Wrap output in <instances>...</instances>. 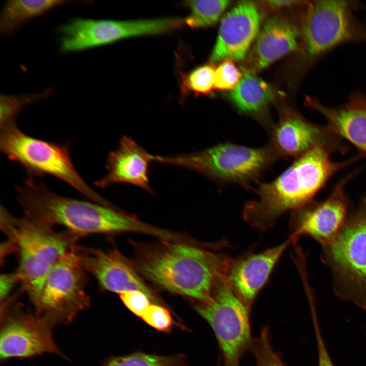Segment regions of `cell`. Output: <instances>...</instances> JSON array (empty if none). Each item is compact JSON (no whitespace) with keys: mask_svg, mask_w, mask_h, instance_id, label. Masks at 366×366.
Here are the masks:
<instances>
[{"mask_svg":"<svg viewBox=\"0 0 366 366\" xmlns=\"http://www.w3.org/2000/svg\"><path fill=\"white\" fill-rule=\"evenodd\" d=\"M268 145L278 157H299L319 144L320 130L293 112L284 113L269 131Z\"/></svg>","mask_w":366,"mask_h":366,"instance_id":"18","label":"cell"},{"mask_svg":"<svg viewBox=\"0 0 366 366\" xmlns=\"http://www.w3.org/2000/svg\"><path fill=\"white\" fill-rule=\"evenodd\" d=\"M278 158L268 145L252 148L227 142L186 154L154 156V162L185 168L219 184L250 187Z\"/></svg>","mask_w":366,"mask_h":366,"instance_id":"5","label":"cell"},{"mask_svg":"<svg viewBox=\"0 0 366 366\" xmlns=\"http://www.w3.org/2000/svg\"><path fill=\"white\" fill-rule=\"evenodd\" d=\"M153 159L154 156L131 138L123 136L118 147L108 155L107 174L95 181V185L106 189L116 184H129L153 193L148 176L149 165Z\"/></svg>","mask_w":366,"mask_h":366,"instance_id":"17","label":"cell"},{"mask_svg":"<svg viewBox=\"0 0 366 366\" xmlns=\"http://www.w3.org/2000/svg\"><path fill=\"white\" fill-rule=\"evenodd\" d=\"M355 5L339 0L315 1L308 5L302 32L311 57L317 58L345 43L366 41V25L354 15Z\"/></svg>","mask_w":366,"mask_h":366,"instance_id":"10","label":"cell"},{"mask_svg":"<svg viewBox=\"0 0 366 366\" xmlns=\"http://www.w3.org/2000/svg\"><path fill=\"white\" fill-rule=\"evenodd\" d=\"M261 16L256 5L240 2L222 18L215 47L212 63L230 58L241 60L258 32Z\"/></svg>","mask_w":366,"mask_h":366,"instance_id":"15","label":"cell"},{"mask_svg":"<svg viewBox=\"0 0 366 366\" xmlns=\"http://www.w3.org/2000/svg\"><path fill=\"white\" fill-rule=\"evenodd\" d=\"M270 6L273 8H281L283 7L289 6L294 5L298 2L296 1H267Z\"/></svg>","mask_w":366,"mask_h":366,"instance_id":"33","label":"cell"},{"mask_svg":"<svg viewBox=\"0 0 366 366\" xmlns=\"http://www.w3.org/2000/svg\"><path fill=\"white\" fill-rule=\"evenodd\" d=\"M241 78V74L234 63L230 58H226L216 69L214 88L233 90Z\"/></svg>","mask_w":366,"mask_h":366,"instance_id":"28","label":"cell"},{"mask_svg":"<svg viewBox=\"0 0 366 366\" xmlns=\"http://www.w3.org/2000/svg\"><path fill=\"white\" fill-rule=\"evenodd\" d=\"M75 250L83 269L96 278L102 289L119 294L131 290L140 291L153 303H159L133 265L117 251H105L77 245Z\"/></svg>","mask_w":366,"mask_h":366,"instance_id":"13","label":"cell"},{"mask_svg":"<svg viewBox=\"0 0 366 366\" xmlns=\"http://www.w3.org/2000/svg\"><path fill=\"white\" fill-rule=\"evenodd\" d=\"M75 245L62 256L48 273L34 308L36 315L53 326L70 323L90 305V298L85 291L86 271L76 254Z\"/></svg>","mask_w":366,"mask_h":366,"instance_id":"9","label":"cell"},{"mask_svg":"<svg viewBox=\"0 0 366 366\" xmlns=\"http://www.w3.org/2000/svg\"><path fill=\"white\" fill-rule=\"evenodd\" d=\"M270 338L269 329L265 326L260 335L253 339L251 350L255 356L256 366H286L280 355L273 350Z\"/></svg>","mask_w":366,"mask_h":366,"instance_id":"27","label":"cell"},{"mask_svg":"<svg viewBox=\"0 0 366 366\" xmlns=\"http://www.w3.org/2000/svg\"><path fill=\"white\" fill-rule=\"evenodd\" d=\"M298 32L291 24L278 17L268 20L258 36L250 61L263 69L293 51L297 46Z\"/></svg>","mask_w":366,"mask_h":366,"instance_id":"20","label":"cell"},{"mask_svg":"<svg viewBox=\"0 0 366 366\" xmlns=\"http://www.w3.org/2000/svg\"><path fill=\"white\" fill-rule=\"evenodd\" d=\"M19 279L16 272L2 274L0 277V297L1 302L8 299V295Z\"/></svg>","mask_w":366,"mask_h":366,"instance_id":"32","label":"cell"},{"mask_svg":"<svg viewBox=\"0 0 366 366\" xmlns=\"http://www.w3.org/2000/svg\"><path fill=\"white\" fill-rule=\"evenodd\" d=\"M210 325L221 351L224 366H239L243 354L251 350L250 310L228 283L222 280L208 299L196 306Z\"/></svg>","mask_w":366,"mask_h":366,"instance_id":"7","label":"cell"},{"mask_svg":"<svg viewBox=\"0 0 366 366\" xmlns=\"http://www.w3.org/2000/svg\"><path fill=\"white\" fill-rule=\"evenodd\" d=\"M52 88L37 94L20 95L2 94L0 97V122L16 120L17 115L25 106L49 96Z\"/></svg>","mask_w":366,"mask_h":366,"instance_id":"26","label":"cell"},{"mask_svg":"<svg viewBox=\"0 0 366 366\" xmlns=\"http://www.w3.org/2000/svg\"><path fill=\"white\" fill-rule=\"evenodd\" d=\"M325 248L338 294L366 310V202Z\"/></svg>","mask_w":366,"mask_h":366,"instance_id":"8","label":"cell"},{"mask_svg":"<svg viewBox=\"0 0 366 366\" xmlns=\"http://www.w3.org/2000/svg\"><path fill=\"white\" fill-rule=\"evenodd\" d=\"M346 214V203L338 192L317 206L295 210L290 219V237L294 242L301 236L309 235L327 247L344 225Z\"/></svg>","mask_w":366,"mask_h":366,"instance_id":"16","label":"cell"},{"mask_svg":"<svg viewBox=\"0 0 366 366\" xmlns=\"http://www.w3.org/2000/svg\"><path fill=\"white\" fill-rule=\"evenodd\" d=\"M311 309L318 348V366H334L321 333L315 307H311Z\"/></svg>","mask_w":366,"mask_h":366,"instance_id":"31","label":"cell"},{"mask_svg":"<svg viewBox=\"0 0 366 366\" xmlns=\"http://www.w3.org/2000/svg\"><path fill=\"white\" fill-rule=\"evenodd\" d=\"M17 200L24 215L48 224L60 225L78 236L96 233L137 232L154 234L155 229L107 206L70 198L50 190L42 181L28 176L16 186Z\"/></svg>","mask_w":366,"mask_h":366,"instance_id":"1","label":"cell"},{"mask_svg":"<svg viewBox=\"0 0 366 366\" xmlns=\"http://www.w3.org/2000/svg\"><path fill=\"white\" fill-rule=\"evenodd\" d=\"M76 1L67 0H10L4 4L0 17V33L10 36L28 21L51 10Z\"/></svg>","mask_w":366,"mask_h":366,"instance_id":"21","label":"cell"},{"mask_svg":"<svg viewBox=\"0 0 366 366\" xmlns=\"http://www.w3.org/2000/svg\"><path fill=\"white\" fill-rule=\"evenodd\" d=\"M0 358H31L45 353L63 356L55 344L53 327L35 314L24 312L12 299L1 302Z\"/></svg>","mask_w":366,"mask_h":366,"instance_id":"12","label":"cell"},{"mask_svg":"<svg viewBox=\"0 0 366 366\" xmlns=\"http://www.w3.org/2000/svg\"><path fill=\"white\" fill-rule=\"evenodd\" d=\"M337 167L321 145L315 146L276 178L259 185L256 199L245 204L244 220L259 230L271 227L284 212L303 207Z\"/></svg>","mask_w":366,"mask_h":366,"instance_id":"3","label":"cell"},{"mask_svg":"<svg viewBox=\"0 0 366 366\" xmlns=\"http://www.w3.org/2000/svg\"><path fill=\"white\" fill-rule=\"evenodd\" d=\"M216 68L211 64L199 66L181 77V87L184 94H208L214 88Z\"/></svg>","mask_w":366,"mask_h":366,"instance_id":"25","label":"cell"},{"mask_svg":"<svg viewBox=\"0 0 366 366\" xmlns=\"http://www.w3.org/2000/svg\"><path fill=\"white\" fill-rule=\"evenodd\" d=\"M231 260L220 253L170 242L145 251L138 267L159 287L201 302L208 299L218 284L226 278Z\"/></svg>","mask_w":366,"mask_h":366,"instance_id":"2","label":"cell"},{"mask_svg":"<svg viewBox=\"0 0 366 366\" xmlns=\"http://www.w3.org/2000/svg\"><path fill=\"white\" fill-rule=\"evenodd\" d=\"M230 2L227 0L186 1L190 13L185 23L192 28L211 26L219 20Z\"/></svg>","mask_w":366,"mask_h":366,"instance_id":"23","label":"cell"},{"mask_svg":"<svg viewBox=\"0 0 366 366\" xmlns=\"http://www.w3.org/2000/svg\"><path fill=\"white\" fill-rule=\"evenodd\" d=\"M309 105L326 118L331 128L359 148L366 151V97L356 93L338 108L325 106L309 99Z\"/></svg>","mask_w":366,"mask_h":366,"instance_id":"19","label":"cell"},{"mask_svg":"<svg viewBox=\"0 0 366 366\" xmlns=\"http://www.w3.org/2000/svg\"><path fill=\"white\" fill-rule=\"evenodd\" d=\"M0 226L18 259L16 273L34 308L54 265L76 245L79 236L24 216L19 218L1 207Z\"/></svg>","mask_w":366,"mask_h":366,"instance_id":"4","label":"cell"},{"mask_svg":"<svg viewBox=\"0 0 366 366\" xmlns=\"http://www.w3.org/2000/svg\"><path fill=\"white\" fill-rule=\"evenodd\" d=\"M272 96V89L266 82L246 72L229 98L240 111L258 116L265 110Z\"/></svg>","mask_w":366,"mask_h":366,"instance_id":"22","label":"cell"},{"mask_svg":"<svg viewBox=\"0 0 366 366\" xmlns=\"http://www.w3.org/2000/svg\"><path fill=\"white\" fill-rule=\"evenodd\" d=\"M119 297L125 306L132 313L141 318L151 305L150 299L140 291L125 292L120 294Z\"/></svg>","mask_w":366,"mask_h":366,"instance_id":"30","label":"cell"},{"mask_svg":"<svg viewBox=\"0 0 366 366\" xmlns=\"http://www.w3.org/2000/svg\"><path fill=\"white\" fill-rule=\"evenodd\" d=\"M141 318L149 326L163 332L170 331L174 323L170 312L156 303L149 306Z\"/></svg>","mask_w":366,"mask_h":366,"instance_id":"29","label":"cell"},{"mask_svg":"<svg viewBox=\"0 0 366 366\" xmlns=\"http://www.w3.org/2000/svg\"><path fill=\"white\" fill-rule=\"evenodd\" d=\"M182 26L178 18L130 21L76 18L58 28L62 52L82 51L135 36L169 32Z\"/></svg>","mask_w":366,"mask_h":366,"instance_id":"11","label":"cell"},{"mask_svg":"<svg viewBox=\"0 0 366 366\" xmlns=\"http://www.w3.org/2000/svg\"><path fill=\"white\" fill-rule=\"evenodd\" d=\"M293 242L292 239L258 253H249L232 259L226 280L234 293L250 311L253 303L277 262Z\"/></svg>","mask_w":366,"mask_h":366,"instance_id":"14","label":"cell"},{"mask_svg":"<svg viewBox=\"0 0 366 366\" xmlns=\"http://www.w3.org/2000/svg\"><path fill=\"white\" fill-rule=\"evenodd\" d=\"M0 149L22 167L28 176L51 175L63 180L93 202L110 204L92 189L76 170L68 143L58 144L22 132L16 120L0 123Z\"/></svg>","mask_w":366,"mask_h":366,"instance_id":"6","label":"cell"},{"mask_svg":"<svg viewBox=\"0 0 366 366\" xmlns=\"http://www.w3.org/2000/svg\"><path fill=\"white\" fill-rule=\"evenodd\" d=\"M102 366H187V364L181 354L162 356L137 352L111 357Z\"/></svg>","mask_w":366,"mask_h":366,"instance_id":"24","label":"cell"}]
</instances>
